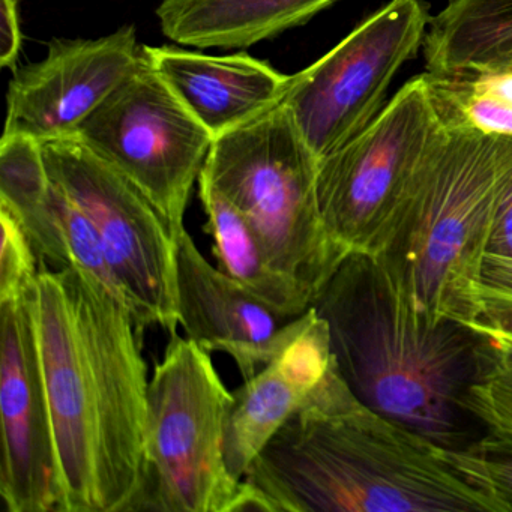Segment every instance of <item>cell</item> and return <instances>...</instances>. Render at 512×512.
I'll use <instances>...</instances> for the list:
<instances>
[{
  "label": "cell",
  "instance_id": "obj_1",
  "mask_svg": "<svg viewBox=\"0 0 512 512\" xmlns=\"http://www.w3.org/2000/svg\"><path fill=\"white\" fill-rule=\"evenodd\" d=\"M61 512H127L145 479L148 365L131 311L79 266L40 260L31 293Z\"/></svg>",
  "mask_w": 512,
  "mask_h": 512
},
{
  "label": "cell",
  "instance_id": "obj_2",
  "mask_svg": "<svg viewBox=\"0 0 512 512\" xmlns=\"http://www.w3.org/2000/svg\"><path fill=\"white\" fill-rule=\"evenodd\" d=\"M311 307L328 323L341 376L370 409L443 449L487 431L470 397L499 362L493 335L416 310L365 253L349 254Z\"/></svg>",
  "mask_w": 512,
  "mask_h": 512
},
{
  "label": "cell",
  "instance_id": "obj_3",
  "mask_svg": "<svg viewBox=\"0 0 512 512\" xmlns=\"http://www.w3.org/2000/svg\"><path fill=\"white\" fill-rule=\"evenodd\" d=\"M244 482L253 511L499 512L443 448L362 403L338 367L263 446Z\"/></svg>",
  "mask_w": 512,
  "mask_h": 512
},
{
  "label": "cell",
  "instance_id": "obj_4",
  "mask_svg": "<svg viewBox=\"0 0 512 512\" xmlns=\"http://www.w3.org/2000/svg\"><path fill=\"white\" fill-rule=\"evenodd\" d=\"M511 184L512 139L442 131L373 254L412 307L478 320L482 257Z\"/></svg>",
  "mask_w": 512,
  "mask_h": 512
},
{
  "label": "cell",
  "instance_id": "obj_5",
  "mask_svg": "<svg viewBox=\"0 0 512 512\" xmlns=\"http://www.w3.org/2000/svg\"><path fill=\"white\" fill-rule=\"evenodd\" d=\"M317 172L319 158L281 101L215 139L199 178L244 215L274 268L313 298L349 256L323 223Z\"/></svg>",
  "mask_w": 512,
  "mask_h": 512
},
{
  "label": "cell",
  "instance_id": "obj_6",
  "mask_svg": "<svg viewBox=\"0 0 512 512\" xmlns=\"http://www.w3.org/2000/svg\"><path fill=\"white\" fill-rule=\"evenodd\" d=\"M209 353L173 335L149 379L145 479L133 511H253L244 479L227 469L224 434L233 392Z\"/></svg>",
  "mask_w": 512,
  "mask_h": 512
},
{
  "label": "cell",
  "instance_id": "obj_7",
  "mask_svg": "<svg viewBox=\"0 0 512 512\" xmlns=\"http://www.w3.org/2000/svg\"><path fill=\"white\" fill-rule=\"evenodd\" d=\"M442 131L419 76L361 134L319 161L320 212L344 253L379 250Z\"/></svg>",
  "mask_w": 512,
  "mask_h": 512
},
{
  "label": "cell",
  "instance_id": "obj_8",
  "mask_svg": "<svg viewBox=\"0 0 512 512\" xmlns=\"http://www.w3.org/2000/svg\"><path fill=\"white\" fill-rule=\"evenodd\" d=\"M41 151L52 181L97 229L140 334L158 325L176 335L175 236L163 215L77 137L41 143Z\"/></svg>",
  "mask_w": 512,
  "mask_h": 512
},
{
  "label": "cell",
  "instance_id": "obj_9",
  "mask_svg": "<svg viewBox=\"0 0 512 512\" xmlns=\"http://www.w3.org/2000/svg\"><path fill=\"white\" fill-rule=\"evenodd\" d=\"M74 137L127 176L172 235L184 229L191 191L215 139L161 79L143 47L133 73Z\"/></svg>",
  "mask_w": 512,
  "mask_h": 512
},
{
  "label": "cell",
  "instance_id": "obj_10",
  "mask_svg": "<svg viewBox=\"0 0 512 512\" xmlns=\"http://www.w3.org/2000/svg\"><path fill=\"white\" fill-rule=\"evenodd\" d=\"M430 22L425 0H391L292 76L283 104L319 161L355 139L385 109L395 74L424 46Z\"/></svg>",
  "mask_w": 512,
  "mask_h": 512
},
{
  "label": "cell",
  "instance_id": "obj_11",
  "mask_svg": "<svg viewBox=\"0 0 512 512\" xmlns=\"http://www.w3.org/2000/svg\"><path fill=\"white\" fill-rule=\"evenodd\" d=\"M31 293L0 304V497L10 512H61L58 455Z\"/></svg>",
  "mask_w": 512,
  "mask_h": 512
},
{
  "label": "cell",
  "instance_id": "obj_12",
  "mask_svg": "<svg viewBox=\"0 0 512 512\" xmlns=\"http://www.w3.org/2000/svg\"><path fill=\"white\" fill-rule=\"evenodd\" d=\"M140 58L134 26L95 40H53L43 61L22 68L11 80L4 136L38 143L76 136Z\"/></svg>",
  "mask_w": 512,
  "mask_h": 512
},
{
  "label": "cell",
  "instance_id": "obj_13",
  "mask_svg": "<svg viewBox=\"0 0 512 512\" xmlns=\"http://www.w3.org/2000/svg\"><path fill=\"white\" fill-rule=\"evenodd\" d=\"M173 236L179 325L208 352L232 356L242 379H251L292 337L298 317L284 319L212 266L185 227Z\"/></svg>",
  "mask_w": 512,
  "mask_h": 512
},
{
  "label": "cell",
  "instance_id": "obj_14",
  "mask_svg": "<svg viewBox=\"0 0 512 512\" xmlns=\"http://www.w3.org/2000/svg\"><path fill=\"white\" fill-rule=\"evenodd\" d=\"M328 323L313 307L280 352L233 392L224 434L227 469L244 479L268 440L337 370Z\"/></svg>",
  "mask_w": 512,
  "mask_h": 512
},
{
  "label": "cell",
  "instance_id": "obj_15",
  "mask_svg": "<svg viewBox=\"0 0 512 512\" xmlns=\"http://www.w3.org/2000/svg\"><path fill=\"white\" fill-rule=\"evenodd\" d=\"M152 67L214 139L283 101L292 76L245 53L211 56L178 47H143Z\"/></svg>",
  "mask_w": 512,
  "mask_h": 512
},
{
  "label": "cell",
  "instance_id": "obj_16",
  "mask_svg": "<svg viewBox=\"0 0 512 512\" xmlns=\"http://www.w3.org/2000/svg\"><path fill=\"white\" fill-rule=\"evenodd\" d=\"M338 0H163L161 31L182 46L247 49L304 25Z\"/></svg>",
  "mask_w": 512,
  "mask_h": 512
},
{
  "label": "cell",
  "instance_id": "obj_17",
  "mask_svg": "<svg viewBox=\"0 0 512 512\" xmlns=\"http://www.w3.org/2000/svg\"><path fill=\"white\" fill-rule=\"evenodd\" d=\"M199 197L208 217L205 232L214 241L212 253L218 269L284 319L307 313L313 305V293L274 268L244 215L202 179Z\"/></svg>",
  "mask_w": 512,
  "mask_h": 512
},
{
  "label": "cell",
  "instance_id": "obj_18",
  "mask_svg": "<svg viewBox=\"0 0 512 512\" xmlns=\"http://www.w3.org/2000/svg\"><path fill=\"white\" fill-rule=\"evenodd\" d=\"M0 205L16 215L40 260L58 269L73 266L62 217V193L47 172L37 140L2 137Z\"/></svg>",
  "mask_w": 512,
  "mask_h": 512
},
{
  "label": "cell",
  "instance_id": "obj_19",
  "mask_svg": "<svg viewBox=\"0 0 512 512\" xmlns=\"http://www.w3.org/2000/svg\"><path fill=\"white\" fill-rule=\"evenodd\" d=\"M422 49L430 73L512 64V0H451Z\"/></svg>",
  "mask_w": 512,
  "mask_h": 512
},
{
  "label": "cell",
  "instance_id": "obj_20",
  "mask_svg": "<svg viewBox=\"0 0 512 512\" xmlns=\"http://www.w3.org/2000/svg\"><path fill=\"white\" fill-rule=\"evenodd\" d=\"M422 76L443 130L512 139V64Z\"/></svg>",
  "mask_w": 512,
  "mask_h": 512
},
{
  "label": "cell",
  "instance_id": "obj_21",
  "mask_svg": "<svg viewBox=\"0 0 512 512\" xmlns=\"http://www.w3.org/2000/svg\"><path fill=\"white\" fill-rule=\"evenodd\" d=\"M446 460L499 512H512V436L488 430L461 449H443Z\"/></svg>",
  "mask_w": 512,
  "mask_h": 512
},
{
  "label": "cell",
  "instance_id": "obj_22",
  "mask_svg": "<svg viewBox=\"0 0 512 512\" xmlns=\"http://www.w3.org/2000/svg\"><path fill=\"white\" fill-rule=\"evenodd\" d=\"M2 254H0V304L25 299L40 274V257L10 208L0 205Z\"/></svg>",
  "mask_w": 512,
  "mask_h": 512
},
{
  "label": "cell",
  "instance_id": "obj_23",
  "mask_svg": "<svg viewBox=\"0 0 512 512\" xmlns=\"http://www.w3.org/2000/svg\"><path fill=\"white\" fill-rule=\"evenodd\" d=\"M479 298L481 307L485 299L512 304V184L497 209L485 245L479 274Z\"/></svg>",
  "mask_w": 512,
  "mask_h": 512
},
{
  "label": "cell",
  "instance_id": "obj_24",
  "mask_svg": "<svg viewBox=\"0 0 512 512\" xmlns=\"http://www.w3.org/2000/svg\"><path fill=\"white\" fill-rule=\"evenodd\" d=\"M470 409L488 430L512 436V370L497 362L473 389Z\"/></svg>",
  "mask_w": 512,
  "mask_h": 512
},
{
  "label": "cell",
  "instance_id": "obj_25",
  "mask_svg": "<svg viewBox=\"0 0 512 512\" xmlns=\"http://www.w3.org/2000/svg\"><path fill=\"white\" fill-rule=\"evenodd\" d=\"M22 49L17 0H0V65L13 68Z\"/></svg>",
  "mask_w": 512,
  "mask_h": 512
},
{
  "label": "cell",
  "instance_id": "obj_26",
  "mask_svg": "<svg viewBox=\"0 0 512 512\" xmlns=\"http://www.w3.org/2000/svg\"><path fill=\"white\" fill-rule=\"evenodd\" d=\"M472 325L488 334L512 340V304L485 299L482 301L481 314Z\"/></svg>",
  "mask_w": 512,
  "mask_h": 512
},
{
  "label": "cell",
  "instance_id": "obj_27",
  "mask_svg": "<svg viewBox=\"0 0 512 512\" xmlns=\"http://www.w3.org/2000/svg\"><path fill=\"white\" fill-rule=\"evenodd\" d=\"M494 340H496L497 347V356H499L500 364L505 365V367L511 368L512 370V340L511 338L505 337H496L493 335Z\"/></svg>",
  "mask_w": 512,
  "mask_h": 512
}]
</instances>
